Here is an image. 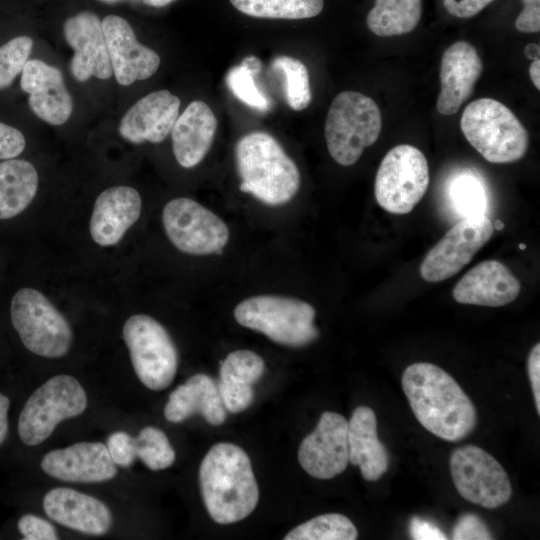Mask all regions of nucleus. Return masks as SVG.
<instances>
[{
	"label": "nucleus",
	"mask_w": 540,
	"mask_h": 540,
	"mask_svg": "<svg viewBox=\"0 0 540 540\" xmlns=\"http://www.w3.org/2000/svg\"><path fill=\"white\" fill-rule=\"evenodd\" d=\"M453 483L467 501L495 509L512 496L510 479L501 464L475 445L456 448L449 460Z\"/></svg>",
	"instance_id": "11"
},
{
	"label": "nucleus",
	"mask_w": 540,
	"mask_h": 540,
	"mask_svg": "<svg viewBox=\"0 0 540 540\" xmlns=\"http://www.w3.org/2000/svg\"><path fill=\"white\" fill-rule=\"evenodd\" d=\"M497 230H502L504 228V223L501 220H497L493 225Z\"/></svg>",
	"instance_id": "49"
},
{
	"label": "nucleus",
	"mask_w": 540,
	"mask_h": 540,
	"mask_svg": "<svg viewBox=\"0 0 540 540\" xmlns=\"http://www.w3.org/2000/svg\"><path fill=\"white\" fill-rule=\"evenodd\" d=\"M421 16L422 0H375L366 24L377 36H397L413 31Z\"/></svg>",
	"instance_id": "29"
},
{
	"label": "nucleus",
	"mask_w": 540,
	"mask_h": 540,
	"mask_svg": "<svg viewBox=\"0 0 540 540\" xmlns=\"http://www.w3.org/2000/svg\"><path fill=\"white\" fill-rule=\"evenodd\" d=\"M272 68L282 73L288 106L295 111L307 108L312 100V92L305 64L297 58L280 55L272 61Z\"/></svg>",
	"instance_id": "32"
},
{
	"label": "nucleus",
	"mask_w": 540,
	"mask_h": 540,
	"mask_svg": "<svg viewBox=\"0 0 540 540\" xmlns=\"http://www.w3.org/2000/svg\"><path fill=\"white\" fill-rule=\"evenodd\" d=\"M315 309L291 297L258 295L241 301L234 309L235 320L258 331L275 343L303 347L317 339Z\"/></svg>",
	"instance_id": "6"
},
{
	"label": "nucleus",
	"mask_w": 540,
	"mask_h": 540,
	"mask_svg": "<svg viewBox=\"0 0 540 540\" xmlns=\"http://www.w3.org/2000/svg\"><path fill=\"white\" fill-rule=\"evenodd\" d=\"M199 484L205 508L219 524L243 520L259 501L250 458L232 443H217L210 448L200 464Z\"/></svg>",
	"instance_id": "2"
},
{
	"label": "nucleus",
	"mask_w": 540,
	"mask_h": 540,
	"mask_svg": "<svg viewBox=\"0 0 540 540\" xmlns=\"http://www.w3.org/2000/svg\"><path fill=\"white\" fill-rule=\"evenodd\" d=\"M86 407L82 385L70 375H56L37 388L23 406L19 437L28 446L39 445L60 422L80 415Z\"/></svg>",
	"instance_id": "8"
},
{
	"label": "nucleus",
	"mask_w": 540,
	"mask_h": 540,
	"mask_svg": "<svg viewBox=\"0 0 540 540\" xmlns=\"http://www.w3.org/2000/svg\"><path fill=\"white\" fill-rule=\"evenodd\" d=\"M349 462L360 468L365 480L376 481L388 469L389 455L377 435L374 411L367 406L357 407L348 421Z\"/></svg>",
	"instance_id": "26"
},
{
	"label": "nucleus",
	"mask_w": 540,
	"mask_h": 540,
	"mask_svg": "<svg viewBox=\"0 0 540 540\" xmlns=\"http://www.w3.org/2000/svg\"><path fill=\"white\" fill-rule=\"evenodd\" d=\"M493 0H443L447 12L458 18H469L478 14Z\"/></svg>",
	"instance_id": "43"
},
{
	"label": "nucleus",
	"mask_w": 540,
	"mask_h": 540,
	"mask_svg": "<svg viewBox=\"0 0 540 540\" xmlns=\"http://www.w3.org/2000/svg\"><path fill=\"white\" fill-rule=\"evenodd\" d=\"M241 13L268 19L299 20L319 15L324 0H229Z\"/></svg>",
	"instance_id": "30"
},
{
	"label": "nucleus",
	"mask_w": 540,
	"mask_h": 540,
	"mask_svg": "<svg viewBox=\"0 0 540 540\" xmlns=\"http://www.w3.org/2000/svg\"><path fill=\"white\" fill-rule=\"evenodd\" d=\"M217 129V119L203 101H192L176 119L172 130V148L180 166L192 168L208 153Z\"/></svg>",
	"instance_id": "24"
},
{
	"label": "nucleus",
	"mask_w": 540,
	"mask_h": 540,
	"mask_svg": "<svg viewBox=\"0 0 540 540\" xmlns=\"http://www.w3.org/2000/svg\"><path fill=\"white\" fill-rule=\"evenodd\" d=\"M261 63L255 56L245 58L238 66L232 67L226 76V83L233 95L245 105L260 112H266L271 102L262 93L254 80Z\"/></svg>",
	"instance_id": "33"
},
{
	"label": "nucleus",
	"mask_w": 540,
	"mask_h": 540,
	"mask_svg": "<svg viewBox=\"0 0 540 540\" xmlns=\"http://www.w3.org/2000/svg\"><path fill=\"white\" fill-rule=\"evenodd\" d=\"M9 405V398L4 394L0 393V445L5 441L8 435Z\"/></svg>",
	"instance_id": "45"
},
{
	"label": "nucleus",
	"mask_w": 540,
	"mask_h": 540,
	"mask_svg": "<svg viewBox=\"0 0 540 540\" xmlns=\"http://www.w3.org/2000/svg\"><path fill=\"white\" fill-rule=\"evenodd\" d=\"M43 509L53 521L88 535H104L112 526V513L102 501L67 487L49 490Z\"/></svg>",
	"instance_id": "21"
},
{
	"label": "nucleus",
	"mask_w": 540,
	"mask_h": 540,
	"mask_svg": "<svg viewBox=\"0 0 540 540\" xmlns=\"http://www.w3.org/2000/svg\"><path fill=\"white\" fill-rule=\"evenodd\" d=\"M162 222L172 244L187 254L221 253L229 239L225 222L190 198L169 201L163 208Z\"/></svg>",
	"instance_id": "12"
},
{
	"label": "nucleus",
	"mask_w": 540,
	"mask_h": 540,
	"mask_svg": "<svg viewBox=\"0 0 540 540\" xmlns=\"http://www.w3.org/2000/svg\"><path fill=\"white\" fill-rule=\"evenodd\" d=\"M199 413L209 424L218 426L226 420L216 382L206 374H195L172 391L164 407V416L171 423H180Z\"/></svg>",
	"instance_id": "25"
},
{
	"label": "nucleus",
	"mask_w": 540,
	"mask_h": 540,
	"mask_svg": "<svg viewBox=\"0 0 540 540\" xmlns=\"http://www.w3.org/2000/svg\"><path fill=\"white\" fill-rule=\"evenodd\" d=\"M10 315L22 343L32 353L60 358L70 350L72 329L41 292L32 288L17 291L11 300Z\"/></svg>",
	"instance_id": "7"
},
{
	"label": "nucleus",
	"mask_w": 540,
	"mask_h": 540,
	"mask_svg": "<svg viewBox=\"0 0 540 540\" xmlns=\"http://www.w3.org/2000/svg\"><path fill=\"white\" fill-rule=\"evenodd\" d=\"M18 530L25 540H56L55 527L47 520L33 514L23 515L18 521Z\"/></svg>",
	"instance_id": "39"
},
{
	"label": "nucleus",
	"mask_w": 540,
	"mask_h": 540,
	"mask_svg": "<svg viewBox=\"0 0 540 540\" xmlns=\"http://www.w3.org/2000/svg\"><path fill=\"white\" fill-rule=\"evenodd\" d=\"M519 249H521V250H524V249H526V246H525V244H523V243L519 244Z\"/></svg>",
	"instance_id": "50"
},
{
	"label": "nucleus",
	"mask_w": 540,
	"mask_h": 540,
	"mask_svg": "<svg viewBox=\"0 0 540 540\" xmlns=\"http://www.w3.org/2000/svg\"><path fill=\"white\" fill-rule=\"evenodd\" d=\"M38 188L35 167L22 159L0 162V219L23 212L34 199Z\"/></svg>",
	"instance_id": "28"
},
{
	"label": "nucleus",
	"mask_w": 540,
	"mask_h": 540,
	"mask_svg": "<svg viewBox=\"0 0 540 540\" xmlns=\"http://www.w3.org/2000/svg\"><path fill=\"white\" fill-rule=\"evenodd\" d=\"M134 439L137 457L150 470H163L174 463L175 451L166 434L160 429L144 427Z\"/></svg>",
	"instance_id": "34"
},
{
	"label": "nucleus",
	"mask_w": 540,
	"mask_h": 540,
	"mask_svg": "<svg viewBox=\"0 0 540 540\" xmlns=\"http://www.w3.org/2000/svg\"><path fill=\"white\" fill-rule=\"evenodd\" d=\"M460 126L467 141L488 162L512 163L527 152V130L498 100L481 98L469 103L463 111Z\"/></svg>",
	"instance_id": "4"
},
{
	"label": "nucleus",
	"mask_w": 540,
	"mask_h": 540,
	"mask_svg": "<svg viewBox=\"0 0 540 540\" xmlns=\"http://www.w3.org/2000/svg\"><path fill=\"white\" fill-rule=\"evenodd\" d=\"M25 144L21 131L0 122V160L17 157L23 152Z\"/></svg>",
	"instance_id": "40"
},
{
	"label": "nucleus",
	"mask_w": 540,
	"mask_h": 540,
	"mask_svg": "<svg viewBox=\"0 0 540 540\" xmlns=\"http://www.w3.org/2000/svg\"><path fill=\"white\" fill-rule=\"evenodd\" d=\"M527 371L529 375V380L531 383V388L533 391V396L535 400V406L537 413L540 414V344L537 343L531 349L528 361H527Z\"/></svg>",
	"instance_id": "44"
},
{
	"label": "nucleus",
	"mask_w": 540,
	"mask_h": 540,
	"mask_svg": "<svg viewBox=\"0 0 540 540\" xmlns=\"http://www.w3.org/2000/svg\"><path fill=\"white\" fill-rule=\"evenodd\" d=\"M454 540H490L493 539L490 531L482 519L476 514H462L452 531Z\"/></svg>",
	"instance_id": "38"
},
{
	"label": "nucleus",
	"mask_w": 540,
	"mask_h": 540,
	"mask_svg": "<svg viewBox=\"0 0 540 540\" xmlns=\"http://www.w3.org/2000/svg\"><path fill=\"white\" fill-rule=\"evenodd\" d=\"M21 88L36 116L51 125H62L73 110V100L61 71L38 60H28L21 72Z\"/></svg>",
	"instance_id": "18"
},
{
	"label": "nucleus",
	"mask_w": 540,
	"mask_h": 540,
	"mask_svg": "<svg viewBox=\"0 0 540 540\" xmlns=\"http://www.w3.org/2000/svg\"><path fill=\"white\" fill-rule=\"evenodd\" d=\"M112 71L120 85L151 77L160 66V57L136 39L131 25L122 17L108 15L102 21Z\"/></svg>",
	"instance_id": "16"
},
{
	"label": "nucleus",
	"mask_w": 540,
	"mask_h": 540,
	"mask_svg": "<svg viewBox=\"0 0 540 540\" xmlns=\"http://www.w3.org/2000/svg\"><path fill=\"white\" fill-rule=\"evenodd\" d=\"M429 180L425 155L412 145H397L379 165L374 182L375 199L389 213L407 214L424 196Z\"/></svg>",
	"instance_id": "10"
},
{
	"label": "nucleus",
	"mask_w": 540,
	"mask_h": 540,
	"mask_svg": "<svg viewBox=\"0 0 540 540\" xmlns=\"http://www.w3.org/2000/svg\"><path fill=\"white\" fill-rule=\"evenodd\" d=\"M348 421L341 414L324 412L316 428L298 450L301 467L312 477L326 480L342 473L348 463Z\"/></svg>",
	"instance_id": "14"
},
{
	"label": "nucleus",
	"mask_w": 540,
	"mask_h": 540,
	"mask_svg": "<svg viewBox=\"0 0 540 540\" xmlns=\"http://www.w3.org/2000/svg\"><path fill=\"white\" fill-rule=\"evenodd\" d=\"M408 532L415 540H445L447 536L432 521L414 516L410 519Z\"/></svg>",
	"instance_id": "42"
},
{
	"label": "nucleus",
	"mask_w": 540,
	"mask_h": 540,
	"mask_svg": "<svg viewBox=\"0 0 540 540\" xmlns=\"http://www.w3.org/2000/svg\"><path fill=\"white\" fill-rule=\"evenodd\" d=\"M482 70V60L472 44L457 41L450 45L441 58L437 111L446 116L455 114L472 95Z\"/></svg>",
	"instance_id": "19"
},
{
	"label": "nucleus",
	"mask_w": 540,
	"mask_h": 540,
	"mask_svg": "<svg viewBox=\"0 0 540 540\" xmlns=\"http://www.w3.org/2000/svg\"><path fill=\"white\" fill-rule=\"evenodd\" d=\"M141 213V197L128 186L104 190L96 199L90 219V234L101 246L117 244Z\"/></svg>",
	"instance_id": "23"
},
{
	"label": "nucleus",
	"mask_w": 540,
	"mask_h": 540,
	"mask_svg": "<svg viewBox=\"0 0 540 540\" xmlns=\"http://www.w3.org/2000/svg\"><path fill=\"white\" fill-rule=\"evenodd\" d=\"M493 232L487 216L464 217L426 254L420 265L421 277L427 282L451 278L472 260Z\"/></svg>",
	"instance_id": "13"
},
{
	"label": "nucleus",
	"mask_w": 540,
	"mask_h": 540,
	"mask_svg": "<svg viewBox=\"0 0 540 540\" xmlns=\"http://www.w3.org/2000/svg\"><path fill=\"white\" fill-rule=\"evenodd\" d=\"M41 468L53 478L81 483L103 482L117 474L106 445L100 442H78L51 450L43 456Z\"/></svg>",
	"instance_id": "17"
},
{
	"label": "nucleus",
	"mask_w": 540,
	"mask_h": 540,
	"mask_svg": "<svg viewBox=\"0 0 540 540\" xmlns=\"http://www.w3.org/2000/svg\"><path fill=\"white\" fill-rule=\"evenodd\" d=\"M63 31L74 50L70 70L77 81L85 82L91 77L106 80L112 76L105 36L96 14L82 11L68 18Z\"/></svg>",
	"instance_id": "15"
},
{
	"label": "nucleus",
	"mask_w": 540,
	"mask_h": 540,
	"mask_svg": "<svg viewBox=\"0 0 540 540\" xmlns=\"http://www.w3.org/2000/svg\"><path fill=\"white\" fill-rule=\"evenodd\" d=\"M174 0H144V3L153 7H164Z\"/></svg>",
	"instance_id": "48"
},
{
	"label": "nucleus",
	"mask_w": 540,
	"mask_h": 540,
	"mask_svg": "<svg viewBox=\"0 0 540 540\" xmlns=\"http://www.w3.org/2000/svg\"><path fill=\"white\" fill-rule=\"evenodd\" d=\"M180 99L168 90L154 91L139 99L122 117L118 131L134 144L161 143L179 116Z\"/></svg>",
	"instance_id": "20"
},
{
	"label": "nucleus",
	"mask_w": 540,
	"mask_h": 540,
	"mask_svg": "<svg viewBox=\"0 0 540 540\" xmlns=\"http://www.w3.org/2000/svg\"><path fill=\"white\" fill-rule=\"evenodd\" d=\"M450 198L457 211L464 217L485 215L487 205L485 189L471 174H462L452 182Z\"/></svg>",
	"instance_id": "35"
},
{
	"label": "nucleus",
	"mask_w": 540,
	"mask_h": 540,
	"mask_svg": "<svg viewBox=\"0 0 540 540\" xmlns=\"http://www.w3.org/2000/svg\"><path fill=\"white\" fill-rule=\"evenodd\" d=\"M524 8L518 15L515 26L523 33H536L540 30V0H522Z\"/></svg>",
	"instance_id": "41"
},
{
	"label": "nucleus",
	"mask_w": 540,
	"mask_h": 540,
	"mask_svg": "<svg viewBox=\"0 0 540 540\" xmlns=\"http://www.w3.org/2000/svg\"><path fill=\"white\" fill-rule=\"evenodd\" d=\"M33 41L28 36H18L0 47V89L12 84L29 59Z\"/></svg>",
	"instance_id": "36"
},
{
	"label": "nucleus",
	"mask_w": 540,
	"mask_h": 540,
	"mask_svg": "<svg viewBox=\"0 0 540 540\" xmlns=\"http://www.w3.org/2000/svg\"><path fill=\"white\" fill-rule=\"evenodd\" d=\"M381 129V111L372 98L356 91L340 92L325 120L328 152L339 165L351 166L377 141Z\"/></svg>",
	"instance_id": "5"
},
{
	"label": "nucleus",
	"mask_w": 540,
	"mask_h": 540,
	"mask_svg": "<svg viewBox=\"0 0 540 540\" xmlns=\"http://www.w3.org/2000/svg\"><path fill=\"white\" fill-rule=\"evenodd\" d=\"M264 360L251 350L229 353L220 367L218 384L226 410L240 413L248 409L254 400L253 385L262 377Z\"/></svg>",
	"instance_id": "27"
},
{
	"label": "nucleus",
	"mask_w": 540,
	"mask_h": 540,
	"mask_svg": "<svg viewBox=\"0 0 540 540\" xmlns=\"http://www.w3.org/2000/svg\"><path fill=\"white\" fill-rule=\"evenodd\" d=\"M402 388L420 424L437 437L455 442L476 425V410L463 389L442 368L427 362L409 365Z\"/></svg>",
	"instance_id": "1"
},
{
	"label": "nucleus",
	"mask_w": 540,
	"mask_h": 540,
	"mask_svg": "<svg viewBox=\"0 0 540 540\" xmlns=\"http://www.w3.org/2000/svg\"><path fill=\"white\" fill-rule=\"evenodd\" d=\"M529 75L533 85L540 89V60L535 59L529 66Z\"/></svg>",
	"instance_id": "46"
},
{
	"label": "nucleus",
	"mask_w": 540,
	"mask_h": 540,
	"mask_svg": "<svg viewBox=\"0 0 540 540\" xmlns=\"http://www.w3.org/2000/svg\"><path fill=\"white\" fill-rule=\"evenodd\" d=\"M106 447L113 462L121 467H129L137 457L135 439L123 431L112 433L107 439Z\"/></svg>",
	"instance_id": "37"
},
{
	"label": "nucleus",
	"mask_w": 540,
	"mask_h": 540,
	"mask_svg": "<svg viewBox=\"0 0 540 540\" xmlns=\"http://www.w3.org/2000/svg\"><path fill=\"white\" fill-rule=\"evenodd\" d=\"M539 45L535 43H531L525 46L524 53L525 56L529 59L535 60L539 58Z\"/></svg>",
	"instance_id": "47"
},
{
	"label": "nucleus",
	"mask_w": 540,
	"mask_h": 540,
	"mask_svg": "<svg viewBox=\"0 0 540 540\" xmlns=\"http://www.w3.org/2000/svg\"><path fill=\"white\" fill-rule=\"evenodd\" d=\"M520 289L519 281L504 264L486 260L457 282L452 296L460 304L500 307L514 301Z\"/></svg>",
	"instance_id": "22"
},
{
	"label": "nucleus",
	"mask_w": 540,
	"mask_h": 540,
	"mask_svg": "<svg viewBox=\"0 0 540 540\" xmlns=\"http://www.w3.org/2000/svg\"><path fill=\"white\" fill-rule=\"evenodd\" d=\"M235 160L242 192L267 205L285 204L297 194L299 170L272 135L255 131L241 137Z\"/></svg>",
	"instance_id": "3"
},
{
	"label": "nucleus",
	"mask_w": 540,
	"mask_h": 540,
	"mask_svg": "<svg viewBox=\"0 0 540 540\" xmlns=\"http://www.w3.org/2000/svg\"><path fill=\"white\" fill-rule=\"evenodd\" d=\"M123 339L134 371L150 390H164L178 368L177 348L167 330L154 318L136 314L123 326Z\"/></svg>",
	"instance_id": "9"
},
{
	"label": "nucleus",
	"mask_w": 540,
	"mask_h": 540,
	"mask_svg": "<svg viewBox=\"0 0 540 540\" xmlns=\"http://www.w3.org/2000/svg\"><path fill=\"white\" fill-rule=\"evenodd\" d=\"M358 531L352 521L340 513L314 517L289 531L285 540H355Z\"/></svg>",
	"instance_id": "31"
}]
</instances>
